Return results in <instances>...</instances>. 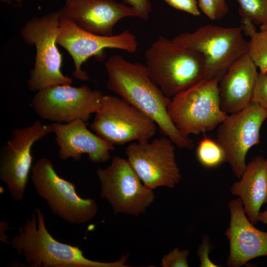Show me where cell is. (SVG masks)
<instances>
[{
	"instance_id": "cell-12",
	"label": "cell",
	"mask_w": 267,
	"mask_h": 267,
	"mask_svg": "<svg viewBox=\"0 0 267 267\" xmlns=\"http://www.w3.org/2000/svg\"><path fill=\"white\" fill-rule=\"evenodd\" d=\"M174 143L167 136L134 142L126 149L127 160L143 184L154 190L174 188L181 178Z\"/></svg>"
},
{
	"instance_id": "cell-14",
	"label": "cell",
	"mask_w": 267,
	"mask_h": 267,
	"mask_svg": "<svg viewBox=\"0 0 267 267\" xmlns=\"http://www.w3.org/2000/svg\"><path fill=\"white\" fill-rule=\"evenodd\" d=\"M56 43L65 48L73 59V77L82 81L89 79L87 72L82 69V64L88 58L101 56L105 48L118 49L133 54L138 47L135 36L129 30L110 36L97 35L60 16Z\"/></svg>"
},
{
	"instance_id": "cell-1",
	"label": "cell",
	"mask_w": 267,
	"mask_h": 267,
	"mask_svg": "<svg viewBox=\"0 0 267 267\" xmlns=\"http://www.w3.org/2000/svg\"><path fill=\"white\" fill-rule=\"evenodd\" d=\"M107 87L122 99L151 118L160 130L178 147L192 149L194 144L170 119L167 97L151 79L145 64L132 63L120 55H114L104 63Z\"/></svg>"
},
{
	"instance_id": "cell-10",
	"label": "cell",
	"mask_w": 267,
	"mask_h": 267,
	"mask_svg": "<svg viewBox=\"0 0 267 267\" xmlns=\"http://www.w3.org/2000/svg\"><path fill=\"white\" fill-rule=\"evenodd\" d=\"M103 95L101 91L85 84L79 87L59 85L38 91L31 104L39 116L52 123L77 119L87 122L98 110Z\"/></svg>"
},
{
	"instance_id": "cell-22",
	"label": "cell",
	"mask_w": 267,
	"mask_h": 267,
	"mask_svg": "<svg viewBox=\"0 0 267 267\" xmlns=\"http://www.w3.org/2000/svg\"><path fill=\"white\" fill-rule=\"evenodd\" d=\"M239 4L242 18H247L254 24L267 23V0H235Z\"/></svg>"
},
{
	"instance_id": "cell-19",
	"label": "cell",
	"mask_w": 267,
	"mask_h": 267,
	"mask_svg": "<svg viewBox=\"0 0 267 267\" xmlns=\"http://www.w3.org/2000/svg\"><path fill=\"white\" fill-rule=\"evenodd\" d=\"M239 179L233 183L230 191L241 200L246 216L255 225L259 222L261 208L267 203V158L257 156L252 159Z\"/></svg>"
},
{
	"instance_id": "cell-21",
	"label": "cell",
	"mask_w": 267,
	"mask_h": 267,
	"mask_svg": "<svg viewBox=\"0 0 267 267\" xmlns=\"http://www.w3.org/2000/svg\"><path fill=\"white\" fill-rule=\"evenodd\" d=\"M196 154L198 162L206 168H215L226 162L222 148L217 140L210 137H204L200 141Z\"/></svg>"
},
{
	"instance_id": "cell-26",
	"label": "cell",
	"mask_w": 267,
	"mask_h": 267,
	"mask_svg": "<svg viewBox=\"0 0 267 267\" xmlns=\"http://www.w3.org/2000/svg\"><path fill=\"white\" fill-rule=\"evenodd\" d=\"M213 246L210 244L209 237L206 236L203 238L197 251V255L200 260L201 267H218L216 264L212 262L209 258V254Z\"/></svg>"
},
{
	"instance_id": "cell-30",
	"label": "cell",
	"mask_w": 267,
	"mask_h": 267,
	"mask_svg": "<svg viewBox=\"0 0 267 267\" xmlns=\"http://www.w3.org/2000/svg\"><path fill=\"white\" fill-rule=\"evenodd\" d=\"M0 241L2 242L6 243L8 244H9L10 242L7 240V237L4 235L5 232L9 228L8 227V224L6 222H0Z\"/></svg>"
},
{
	"instance_id": "cell-4",
	"label": "cell",
	"mask_w": 267,
	"mask_h": 267,
	"mask_svg": "<svg viewBox=\"0 0 267 267\" xmlns=\"http://www.w3.org/2000/svg\"><path fill=\"white\" fill-rule=\"evenodd\" d=\"M60 11L28 20L21 30L24 41L36 48L35 63L29 74L28 87L38 91L43 89L72 83V79L61 72L62 55L57 47Z\"/></svg>"
},
{
	"instance_id": "cell-25",
	"label": "cell",
	"mask_w": 267,
	"mask_h": 267,
	"mask_svg": "<svg viewBox=\"0 0 267 267\" xmlns=\"http://www.w3.org/2000/svg\"><path fill=\"white\" fill-rule=\"evenodd\" d=\"M175 9L181 10L194 16L200 15L197 0H163Z\"/></svg>"
},
{
	"instance_id": "cell-8",
	"label": "cell",
	"mask_w": 267,
	"mask_h": 267,
	"mask_svg": "<svg viewBox=\"0 0 267 267\" xmlns=\"http://www.w3.org/2000/svg\"><path fill=\"white\" fill-rule=\"evenodd\" d=\"M95 114L90 128L113 145L147 140L156 133L151 118L120 97L103 94Z\"/></svg>"
},
{
	"instance_id": "cell-13",
	"label": "cell",
	"mask_w": 267,
	"mask_h": 267,
	"mask_svg": "<svg viewBox=\"0 0 267 267\" xmlns=\"http://www.w3.org/2000/svg\"><path fill=\"white\" fill-rule=\"evenodd\" d=\"M267 119L266 112L252 102L241 111L227 115L218 127L216 140L224 151L226 162L239 179L247 166V153L260 142L261 128Z\"/></svg>"
},
{
	"instance_id": "cell-9",
	"label": "cell",
	"mask_w": 267,
	"mask_h": 267,
	"mask_svg": "<svg viewBox=\"0 0 267 267\" xmlns=\"http://www.w3.org/2000/svg\"><path fill=\"white\" fill-rule=\"evenodd\" d=\"M96 175L100 196L107 201L115 214L137 216L144 213L154 202L153 190L143 184L127 159L113 157L110 164L99 168Z\"/></svg>"
},
{
	"instance_id": "cell-7",
	"label": "cell",
	"mask_w": 267,
	"mask_h": 267,
	"mask_svg": "<svg viewBox=\"0 0 267 267\" xmlns=\"http://www.w3.org/2000/svg\"><path fill=\"white\" fill-rule=\"evenodd\" d=\"M31 173V181L36 192L54 215L68 223L82 224L97 214L98 207L94 200L81 197L75 185L57 174L50 159L43 157L38 160Z\"/></svg>"
},
{
	"instance_id": "cell-24",
	"label": "cell",
	"mask_w": 267,
	"mask_h": 267,
	"mask_svg": "<svg viewBox=\"0 0 267 267\" xmlns=\"http://www.w3.org/2000/svg\"><path fill=\"white\" fill-rule=\"evenodd\" d=\"M252 102L258 104L267 114V73H259L254 91Z\"/></svg>"
},
{
	"instance_id": "cell-16",
	"label": "cell",
	"mask_w": 267,
	"mask_h": 267,
	"mask_svg": "<svg viewBox=\"0 0 267 267\" xmlns=\"http://www.w3.org/2000/svg\"><path fill=\"white\" fill-rule=\"evenodd\" d=\"M228 207L230 220L225 232L229 242L226 265L240 267L252 259L267 256V231L257 229L250 222L239 198L231 200Z\"/></svg>"
},
{
	"instance_id": "cell-32",
	"label": "cell",
	"mask_w": 267,
	"mask_h": 267,
	"mask_svg": "<svg viewBox=\"0 0 267 267\" xmlns=\"http://www.w3.org/2000/svg\"><path fill=\"white\" fill-rule=\"evenodd\" d=\"M260 30L267 33V23L260 25Z\"/></svg>"
},
{
	"instance_id": "cell-6",
	"label": "cell",
	"mask_w": 267,
	"mask_h": 267,
	"mask_svg": "<svg viewBox=\"0 0 267 267\" xmlns=\"http://www.w3.org/2000/svg\"><path fill=\"white\" fill-rule=\"evenodd\" d=\"M219 82L204 79L171 98L169 117L185 135L212 131L227 117L220 102Z\"/></svg>"
},
{
	"instance_id": "cell-27",
	"label": "cell",
	"mask_w": 267,
	"mask_h": 267,
	"mask_svg": "<svg viewBox=\"0 0 267 267\" xmlns=\"http://www.w3.org/2000/svg\"><path fill=\"white\" fill-rule=\"evenodd\" d=\"M124 2L131 6L137 13V17L143 20H147L151 11L150 0H123Z\"/></svg>"
},
{
	"instance_id": "cell-28",
	"label": "cell",
	"mask_w": 267,
	"mask_h": 267,
	"mask_svg": "<svg viewBox=\"0 0 267 267\" xmlns=\"http://www.w3.org/2000/svg\"><path fill=\"white\" fill-rule=\"evenodd\" d=\"M198 7L210 20L217 19V11L215 0H198Z\"/></svg>"
},
{
	"instance_id": "cell-15",
	"label": "cell",
	"mask_w": 267,
	"mask_h": 267,
	"mask_svg": "<svg viewBox=\"0 0 267 267\" xmlns=\"http://www.w3.org/2000/svg\"><path fill=\"white\" fill-rule=\"evenodd\" d=\"M60 17L89 32L113 35L115 25L121 19L137 16L134 8L115 0H66L59 10Z\"/></svg>"
},
{
	"instance_id": "cell-5",
	"label": "cell",
	"mask_w": 267,
	"mask_h": 267,
	"mask_svg": "<svg viewBox=\"0 0 267 267\" xmlns=\"http://www.w3.org/2000/svg\"><path fill=\"white\" fill-rule=\"evenodd\" d=\"M241 27L211 24L182 33L172 39L177 44L202 53L206 59L205 79L220 80L229 67L247 52L248 42Z\"/></svg>"
},
{
	"instance_id": "cell-3",
	"label": "cell",
	"mask_w": 267,
	"mask_h": 267,
	"mask_svg": "<svg viewBox=\"0 0 267 267\" xmlns=\"http://www.w3.org/2000/svg\"><path fill=\"white\" fill-rule=\"evenodd\" d=\"M144 55L151 79L169 98L205 79L204 55L163 36L152 43Z\"/></svg>"
},
{
	"instance_id": "cell-31",
	"label": "cell",
	"mask_w": 267,
	"mask_h": 267,
	"mask_svg": "<svg viewBox=\"0 0 267 267\" xmlns=\"http://www.w3.org/2000/svg\"><path fill=\"white\" fill-rule=\"evenodd\" d=\"M259 222L265 224H267V209L265 211L260 213Z\"/></svg>"
},
{
	"instance_id": "cell-20",
	"label": "cell",
	"mask_w": 267,
	"mask_h": 267,
	"mask_svg": "<svg viewBox=\"0 0 267 267\" xmlns=\"http://www.w3.org/2000/svg\"><path fill=\"white\" fill-rule=\"evenodd\" d=\"M240 27L250 39L248 55L260 72L267 74V33L258 31L255 24L247 18H242Z\"/></svg>"
},
{
	"instance_id": "cell-23",
	"label": "cell",
	"mask_w": 267,
	"mask_h": 267,
	"mask_svg": "<svg viewBox=\"0 0 267 267\" xmlns=\"http://www.w3.org/2000/svg\"><path fill=\"white\" fill-rule=\"evenodd\" d=\"M189 253L187 249L180 250L176 248L163 257L160 265L162 267H188L187 258Z\"/></svg>"
},
{
	"instance_id": "cell-29",
	"label": "cell",
	"mask_w": 267,
	"mask_h": 267,
	"mask_svg": "<svg viewBox=\"0 0 267 267\" xmlns=\"http://www.w3.org/2000/svg\"><path fill=\"white\" fill-rule=\"evenodd\" d=\"M215 1L217 11V19H220L223 18L227 14L229 9L225 0H215Z\"/></svg>"
},
{
	"instance_id": "cell-17",
	"label": "cell",
	"mask_w": 267,
	"mask_h": 267,
	"mask_svg": "<svg viewBox=\"0 0 267 267\" xmlns=\"http://www.w3.org/2000/svg\"><path fill=\"white\" fill-rule=\"evenodd\" d=\"M52 132L58 145V156L62 160L72 158L79 161L87 154L93 163H103L111 158L114 145L106 141L87 128L88 123L77 119L69 123H52Z\"/></svg>"
},
{
	"instance_id": "cell-2",
	"label": "cell",
	"mask_w": 267,
	"mask_h": 267,
	"mask_svg": "<svg viewBox=\"0 0 267 267\" xmlns=\"http://www.w3.org/2000/svg\"><path fill=\"white\" fill-rule=\"evenodd\" d=\"M9 245L17 255H22L30 267H127L128 256L113 262L89 260L78 246L61 243L48 231L43 211L39 208L33 211L17 228Z\"/></svg>"
},
{
	"instance_id": "cell-11",
	"label": "cell",
	"mask_w": 267,
	"mask_h": 267,
	"mask_svg": "<svg viewBox=\"0 0 267 267\" xmlns=\"http://www.w3.org/2000/svg\"><path fill=\"white\" fill-rule=\"evenodd\" d=\"M50 124L39 120L33 124L13 130L10 138L0 152V179L13 200L24 198L29 174L32 169L33 144L52 133Z\"/></svg>"
},
{
	"instance_id": "cell-18",
	"label": "cell",
	"mask_w": 267,
	"mask_h": 267,
	"mask_svg": "<svg viewBox=\"0 0 267 267\" xmlns=\"http://www.w3.org/2000/svg\"><path fill=\"white\" fill-rule=\"evenodd\" d=\"M259 73L247 52L219 80L220 106L226 114L238 112L252 102Z\"/></svg>"
}]
</instances>
